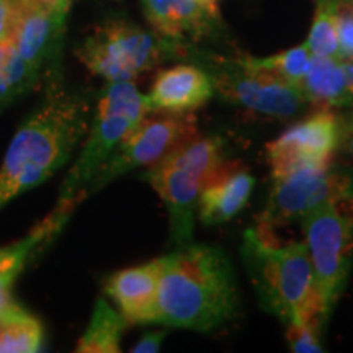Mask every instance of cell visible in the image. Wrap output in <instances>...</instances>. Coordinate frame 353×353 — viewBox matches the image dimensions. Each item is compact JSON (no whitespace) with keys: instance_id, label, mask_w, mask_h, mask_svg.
Returning a JSON list of instances; mask_svg holds the SVG:
<instances>
[{"instance_id":"obj_1","label":"cell","mask_w":353,"mask_h":353,"mask_svg":"<svg viewBox=\"0 0 353 353\" xmlns=\"http://www.w3.org/2000/svg\"><path fill=\"white\" fill-rule=\"evenodd\" d=\"M88 97L64 90L52 81L46 99L13 136L0 167V210L56 174L90 126Z\"/></svg>"},{"instance_id":"obj_2","label":"cell","mask_w":353,"mask_h":353,"mask_svg":"<svg viewBox=\"0 0 353 353\" xmlns=\"http://www.w3.org/2000/svg\"><path fill=\"white\" fill-rule=\"evenodd\" d=\"M164 259L154 324L210 332L236 316V273L221 247L192 241Z\"/></svg>"},{"instance_id":"obj_3","label":"cell","mask_w":353,"mask_h":353,"mask_svg":"<svg viewBox=\"0 0 353 353\" xmlns=\"http://www.w3.org/2000/svg\"><path fill=\"white\" fill-rule=\"evenodd\" d=\"M242 262L265 311L286 325L319 321L327 324L304 242L276 244L260 229H247Z\"/></svg>"},{"instance_id":"obj_4","label":"cell","mask_w":353,"mask_h":353,"mask_svg":"<svg viewBox=\"0 0 353 353\" xmlns=\"http://www.w3.org/2000/svg\"><path fill=\"white\" fill-rule=\"evenodd\" d=\"M149 112L148 99L131 81L108 82L97 101L81 154L61 187L57 206L74 211L85 200L88 187L105 162Z\"/></svg>"},{"instance_id":"obj_5","label":"cell","mask_w":353,"mask_h":353,"mask_svg":"<svg viewBox=\"0 0 353 353\" xmlns=\"http://www.w3.org/2000/svg\"><path fill=\"white\" fill-rule=\"evenodd\" d=\"M224 162L219 138H195L145 172V180L165 203L175 245L193 241L198 198Z\"/></svg>"},{"instance_id":"obj_6","label":"cell","mask_w":353,"mask_h":353,"mask_svg":"<svg viewBox=\"0 0 353 353\" xmlns=\"http://www.w3.org/2000/svg\"><path fill=\"white\" fill-rule=\"evenodd\" d=\"M77 57L92 74L107 82H132L170 57L183 56L152 30H144L125 17H112L83 39Z\"/></svg>"},{"instance_id":"obj_7","label":"cell","mask_w":353,"mask_h":353,"mask_svg":"<svg viewBox=\"0 0 353 353\" xmlns=\"http://www.w3.org/2000/svg\"><path fill=\"white\" fill-rule=\"evenodd\" d=\"M187 57L210 74L214 92L249 112L286 120L307 105L299 87L254 68L247 56H216L192 46Z\"/></svg>"},{"instance_id":"obj_8","label":"cell","mask_w":353,"mask_h":353,"mask_svg":"<svg viewBox=\"0 0 353 353\" xmlns=\"http://www.w3.org/2000/svg\"><path fill=\"white\" fill-rule=\"evenodd\" d=\"M312 273L324 314L330 317L353 263V206L327 203L301 218Z\"/></svg>"},{"instance_id":"obj_9","label":"cell","mask_w":353,"mask_h":353,"mask_svg":"<svg viewBox=\"0 0 353 353\" xmlns=\"http://www.w3.org/2000/svg\"><path fill=\"white\" fill-rule=\"evenodd\" d=\"M327 203L353 206V170L334 164L299 167L273 175L267 208L260 214L265 231L301 221L304 214Z\"/></svg>"},{"instance_id":"obj_10","label":"cell","mask_w":353,"mask_h":353,"mask_svg":"<svg viewBox=\"0 0 353 353\" xmlns=\"http://www.w3.org/2000/svg\"><path fill=\"white\" fill-rule=\"evenodd\" d=\"M195 138H198V120L193 112H149L105 162L88 187L87 196L128 172L156 165Z\"/></svg>"},{"instance_id":"obj_11","label":"cell","mask_w":353,"mask_h":353,"mask_svg":"<svg viewBox=\"0 0 353 353\" xmlns=\"http://www.w3.org/2000/svg\"><path fill=\"white\" fill-rule=\"evenodd\" d=\"M68 13L44 0H12L8 37L39 76L52 79L59 63Z\"/></svg>"},{"instance_id":"obj_12","label":"cell","mask_w":353,"mask_h":353,"mask_svg":"<svg viewBox=\"0 0 353 353\" xmlns=\"http://www.w3.org/2000/svg\"><path fill=\"white\" fill-rule=\"evenodd\" d=\"M341 143V114L317 110L276 139L265 145L272 174H285L299 167L334 164Z\"/></svg>"},{"instance_id":"obj_13","label":"cell","mask_w":353,"mask_h":353,"mask_svg":"<svg viewBox=\"0 0 353 353\" xmlns=\"http://www.w3.org/2000/svg\"><path fill=\"white\" fill-rule=\"evenodd\" d=\"M149 26L187 57L190 48L210 37L219 25L218 8L201 0H141Z\"/></svg>"},{"instance_id":"obj_14","label":"cell","mask_w":353,"mask_h":353,"mask_svg":"<svg viewBox=\"0 0 353 353\" xmlns=\"http://www.w3.org/2000/svg\"><path fill=\"white\" fill-rule=\"evenodd\" d=\"M165 259H154L138 267L117 272L107 280L105 291L120 307L128 324H154L157 291Z\"/></svg>"},{"instance_id":"obj_15","label":"cell","mask_w":353,"mask_h":353,"mask_svg":"<svg viewBox=\"0 0 353 353\" xmlns=\"http://www.w3.org/2000/svg\"><path fill=\"white\" fill-rule=\"evenodd\" d=\"M214 85L201 65L179 64L161 70L145 95L151 112L192 113L210 101Z\"/></svg>"},{"instance_id":"obj_16","label":"cell","mask_w":353,"mask_h":353,"mask_svg":"<svg viewBox=\"0 0 353 353\" xmlns=\"http://www.w3.org/2000/svg\"><path fill=\"white\" fill-rule=\"evenodd\" d=\"M254 183V176L237 162L224 161L201 190L196 205L198 219L205 226L231 221L245 208Z\"/></svg>"},{"instance_id":"obj_17","label":"cell","mask_w":353,"mask_h":353,"mask_svg":"<svg viewBox=\"0 0 353 353\" xmlns=\"http://www.w3.org/2000/svg\"><path fill=\"white\" fill-rule=\"evenodd\" d=\"M299 90L307 105L317 110L353 107L343 63L337 57L312 56Z\"/></svg>"},{"instance_id":"obj_18","label":"cell","mask_w":353,"mask_h":353,"mask_svg":"<svg viewBox=\"0 0 353 353\" xmlns=\"http://www.w3.org/2000/svg\"><path fill=\"white\" fill-rule=\"evenodd\" d=\"M128 321L121 312L110 306L105 298H99L85 332L79 339L76 352L81 353H117L120 352L123 332Z\"/></svg>"},{"instance_id":"obj_19","label":"cell","mask_w":353,"mask_h":353,"mask_svg":"<svg viewBox=\"0 0 353 353\" xmlns=\"http://www.w3.org/2000/svg\"><path fill=\"white\" fill-rule=\"evenodd\" d=\"M41 76L19 54L10 37L0 41V110L33 90Z\"/></svg>"},{"instance_id":"obj_20","label":"cell","mask_w":353,"mask_h":353,"mask_svg":"<svg viewBox=\"0 0 353 353\" xmlns=\"http://www.w3.org/2000/svg\"><path fill=\"white\" fill-rule=\"evenodd\" d=\"M43 337L41 322L23 309L0 322V353H34L41 348Z\"/></svg>"},{"instance_id":"obj_21","label":"cell","mask_w":353,"mask_h":353,"mask_svg":"<svg viewBox=\"0 0 353 353\" xmlns=\"http://www.w3.org/2000/svg\"><path fill=\"white\" fill-rule=\"evenodd\" d=\"M311 57L312 54L309 52L306 44H299L296 48H291V50L281 51L268 57L247 56V61L254 68L270 72L273 76L299 87L309 68V63H311Z\"/></svg>"},{"instance_id":"obj_22","label":"cell","mask_w":353,"mask_h":353,"mask_svg":"<svg viewBox=\"0 0 353 353\" xmlns=\"http://www.w3.org/2000/svg\"><path fill=\"white\" fill-rule=\"evenodd\" d=\"M304 44L312 56L337 57L339 59V37L334 0H317L314 19H312L309 37Z\"/></svg>"},{"instance_id":"obj_23","label":"cell","mask_w":353,"mask_h":353,"mask_svg":"<svg viewBox=\"0 0 353 353\" xmlns=\"http://www.w3.org/2000/svg\"><path fill=\"white\" fill-rule=\"evenodd\" d=\"M325 325L319 321L301 322V324H288L286 341L291 352L316 353L322 352V332Z\"/></svg>"},{"instance_id":"obj_24","label":"cell","mask_w":353,"mask_h":353,"mask_svg":"<svg viewBox=\"0 0 353 353\" xmlns=\"http://www.w3.org/2000/svg\"><path fill=\"white\" fill-rule=\"evenodd\" d=\"M339 59L353 61V0H334Z\"/></svg>"},{"instance_id":"obj_25","label":"cell","mask_w":353,"mask_h":353,"mask_svg":"<svg viewBox=\"0 0 353 353\" xmlns=\"http://www.w3.org/2000/svg\"><path fill=\"white\" fill-rule=\"evenodd\" d=\"M347 159L353 170V107H350V113L347 117H341V143H339V151Z\"/></svg>"},{"instance_id":"obj_26","label":"cell","mask_w":353,"mask_h":353,"mask_svg":"<svg viewBox=\"0 0 353 353\" xmlns=\"http://www.w3.org/2000/svg\"><path fill=\"white\" fill-rule=\"evenodd\" d=\"M165 335H167V329L154 330V332L144 334L143 337L139 339V342L131 348V352L132 353H154V352H159V350H161L162 342H164Z\"/></svg>"},{"instance_id":"obj_27","label":"cell","mask_w":353,"mask_h":353,"mask_svg":"<svg viewBox=\"0 0 353 353\" xmlns=\"http://www.w3.org/2000/svg\"><path fill=\"white\" fill-rule=\"evenodd\" d=\"M10 8H12V0H0V41H2L8 33Z\"/></svg>"},{"instance_id":"obj_28","label":"cell","mask_w":353,"mask_h":353,"mask_svg":"<svg viewBox=\"0 0 353 353\" xmlns=\"http://www.w3.org/2000/svg\"><path fill=\"white\" fill-rule=\"evenodd\" d=\"M342 63H343V69H345L348 88H350V94L353 95V61H342Z\"/></svg>"},{"instance_id":"obj_29","label":"cell","mask_w":353,"mask_h":353,"mask_svg":"<svg viewBox=\"0 0 353 353\" xmlns=\"http://www.w3.org/2000/svg\"><path fill=\"white\" fill-rule=\"evenodd\" d=\"M44 2H48L50 6L59 8V10H64V12H69L70 8V2L72 0H44Z\"/></svg>"},{"instance_id":"obj_30","label":"cell","mask_w":353,"mask_h":353,"mask_svg":"<svg viewBox=\"0 0 353 353\" xmlns=\"http://www.w3.org/2000/svg\"><path fill=\"white\" fill-rule=\"evenodd\" d=\"M201 2L205 3V6H208V7L218 8V0H201Z\"/></svg>"}]
</instances>
